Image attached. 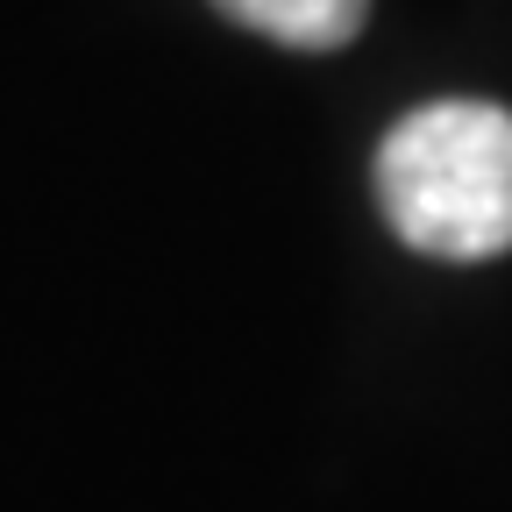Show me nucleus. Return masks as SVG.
Segmentation results:
<instances>
[{
	"instance_id": "obj_1",
	"label": "nucleus",
	"mask_w": 512,
	"mask_h": 512,
	"mask_svg": "<svg viewBox=\"0 0 512 512\" xmlns=\"http://www.w3.org/2000/svg\"><path fill=\"white\" fill-rule=\"evenodd\" d=\"M377 200L413 249L448 264L512 249V114L491 100L413 107L377 150Z\"/></svg>"
},
{
	"instance_id": "obj_2",
	"label": "nucleus",
	"mask_w": 512,
	"mask_h": 512,
	"mask_svg": "<svg viewBox=\"0 0 512 512\" xmlns=\"http://www.w3.org/2000/svg\"><path fill=\"white\" fill-rule=\"evenodd\" d=\"M214 8L285 50H342L363 29L370 0H214Z\"/></svg>"
}]
</instances>
